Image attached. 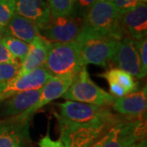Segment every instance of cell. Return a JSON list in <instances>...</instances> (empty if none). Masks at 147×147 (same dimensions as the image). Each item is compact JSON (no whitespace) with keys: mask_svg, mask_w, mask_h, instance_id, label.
<instances>
[{"mask_svg":"<svg viewBox=\"0 0 147 147\" xmlns=\"http://www.w3.org/2000/svg\"><path fill=\"white\" fill-rule=\"evenodd\" d=\"M84 66L92 64L107 67L114 57L121 40L83 26L76 40Z\"/></svg>","mask_w":147,"mask_h":147,"instance_id":"6da1fadb","label":"cell"},{"mask_svg":"<svg viewBox=\"0 0 147 147\" xmlns=\"http://www.w3.org/2000/svg\"><path fill=\"white\" fill-rule=\"evenodd\" d=\"M44 66L52 76L76 77L84 67L77 41L52 43Z\"/></svg>","mask_w":147,"mask_h":147,"instance_id":"7a4b0ae2","label":"cell"},{"mask_svg":"<svg viewBox=\"0 0 147 147\" xmlns=\"http://www.w3.org/2000/svg\"><path fill=\"white\" fill-rule=\"evenodd\" d=\"M57 106L60 112L56 113V115L64 121L72 123L114 125L121 120L107 106H98L71 100H65L63 103L57 104Z\"/></svg>","mask_w":147,"mask_h":147,"instance_id":"3957f363","label":"cell"},{"mask_svg":"<svg viewBox=\"0 0 147 147\" xmlns=\"http://www.w3.org/2000/svg\"><path fill=\"white\" fill-rule=\"evenodd\" d=\"M121 16L110 1L97 0L86 12L84 26L93 31L122 40L123 34L121 28Z\"/></svg>","mask_w":147,"mask_h":147,"instance_id":"277c9868","label":"cell"},{"mask_svg":"<svg viewBox=\"0 0 147 147\" xmlns=\"http://www.w3.org/2000/svg\"><path fill=\"white\" fill-rule=\"evenodd\" d=\"M61 97L66 100L98 106L112 105L115 100L114 96L102 89L91 79L86 66L81 69Z\"/></svg>","mask_w":147,"mask_h":147,"instance_id":"5b68a950","label":"cell"},{"mask_svg":"<svg viewBox=\"0 0 147 147\" xmlns=\"http://www.w3.org/2000/svg\"><path fill=\"white\" fill-rule=\"evenodd\" d=\"M60 129V140L65 147H90L113 125L105 123L78 124L64 121L54 113Z\"/></svg>","mask_w":147,"mask_h":147,"instance_id":"8992f818","label":"cell"},{"mask_svg":"<svg viewBox=\"0 0 147 147\" xmlns=\"http://www.w3.org/2000/svg\"><path fill=\"white\" fill-rule=\"evenodd\" d=\"M102 147H134L146 139V123L142 118L119 121L106 132Z\"/></svg>","mask_w":147,"mask_h":147,"instance_id":"52a82bcc","label":"cell"},{"mask_svg":"<svg viewBox=\"0 0 147 147\" xmlns=\"http://www.w3.org/2000/svg\"><path fill=\"white\" fill-rule=\"evenodd\" d=\"M84 19L74 14L67 16L51 18L47 26L40 34L52 43L75 41L83 29Z\"/></svg>","mask_w":147,"mask_h":147,"instance_id":"ba28073f","label":"cell"},{"mask_svg":"<svg viewBox=\"0 0 147 147\" xmlns=\"http://www.w3.org/2000/svg\"><path fill=\"white\" fill-rule=\"evenodd\" d=\"M74 79L75 77L73 76H53L47 81V84L43 86L40 96L34 105L20 115L12 119H9L7 120L15 122H28L37 110H40L53 100L61 97L68 90Z\"/></svg>","mask_w":147,"mask_h":147,"instance_id":"9c48e42d","label":"cell"},{"mask_svg":"<svg viewBox=\"0 0 147 147\" xmlns=\"http://www.w3.org/2000/svg\"><path fill=\"white\" fill-rule=\"evenodd\" d=\"M112 61L117 68L130 74L134 78L141 79L146 76L142 71L137 40L124 37L119 42Z\"/></svg>","mask_w":147,"mask_h":147,"instance_id":"30bf717a","label":"cell"},{"mask_svg":"<svg viewBox=\"0 0 147 147\" xmlns=\"http://www.w3.org/2000/svg\"><path fill=\"white\" fill-rule=\"evenodd\" d=\"M52 77L53 76L43 65L7 83L5 88L1 94L3 99L6 100L19 92L41 89Z\"/></svg>","mask_w":147,"mask_h":147,"instance_id":"8fae6325","label":"cell"},{"mask_svg":"<svg viewBox=\"0 0 147 147\" xmlns=\"http://www.w3.org/2000/svg\"><path fill=\"white\" fill-rule=\"evenodd\" d=\"M121 28L123 38L127 37L134 40L146 38L147 7L142 3L133 9L121 16Z\"/></svg>","mask_w":147,"mask_h":147,"instance_id":"7c38bea8","label":"cell"},{"mask_svg":"<svg viewBox=\"0 0 147 147\" xmlns=\"http://www.w3.org/2000/svg\"><path fill=\"white\" fill-rule=\"evenodd\" d=\"M16 13L32 21L39 30L51 21L48 0H16Z\"/></svg>","mask_w":147,"mask_h":147,"instance_id":"4fadbf2b","label":"cell"},{"mask_svg":"<svg viewBox=\"0 0 147 147\" xmlns=\"http://www.w3.org/2000/svg\"><path fill=\"white\" fill-rule=\"evenodd\" d=\"M51 45L52 42L42 35L35 38L29 43L28 53L21 63V69L16 78H19L30 71L43 66L46 63Z\"/></svg>","mask_w":147,"mask_h":147,"instance_id":"5bb4252c","label":"cell"},{"mask_svg":"<svg viewBox=\"0 0 147 147\" xmlns=\"http://www.w3.org/2000/svg\"><path fill=\"white\" fill-rule=\"evenodd\" d=\"M97 76L108 82L110 94L115 97H123L138 91L139 83L130 74L120 69H110Z\"/></svg>","mask_w":147,"mask_h":147,"instance_id":"9a60e30c","label":"cell"},{"mask_svg":"<svg viewBox=\"0 0 147 147\" xmlns=\"http://www.w3.org/2000/svg\"><path fill=\"white\" fill-rule=\"evenodd\" d=\"M112 107L122 115L131 118H142L146 111V86L141 91L127 94L123 97H115Z\"/></svg>","mask_w":147,"mask_h":147,"instance_id":"2e32d148","label":"cell"},{"mask_svg":"<svg viewBox=\"0 0 147 147\" xmlns=\"http://www.w3.org/2000/svg\"><path fill=\"white\" fill-rule=\"evenodd\" d=\"M41 91L42 88L26 91L16 93L6 99L0 116L8 118L7 119H9L21 115L36 103Z\"/></svg>","mask_w":147,"mask_h":147,"instance_id":"e0dca14e","label":"cell"},{"mask_svg":"<svg viewBox=\"0 0 147 147\" xmlns=\"http://www.w3.org/2000/svg\"><path fill=\"white\" fill-rule=\"evenodd\" d=\"M28 135V122H0V147H21Z\"/></svg>","mask_w":147,"mask_h":147,"instance_id":"ac0fdd59","label":"cell"},{"mask_svg":"<svg viewBox=\"0 0 147 147\" xmlns=\"http://www.w3.org/2000/svg\"><path fill=\"white\" fill-rule=\"evenodd\" d=\"M2 33L3 36L13 37L27 43H30L35 38L41 35L38 28L32 21L17 13L11 18Z\"/></svg>","mask_w":147,"mask_h":147,"instance_id":"d6986e66","label":"cell"},{"mask_svg":"<svg viewBox=\"0 0 147 147\" xmlns=\"http://www.w3.org/2000/svg\"><path fill=\"white\" fill-rule=\"evenodd\" d=\"M2 42L10 53L20 61L22 62L29 50V43L11 36H3Z\"/></svg>","mask_w":147,"mask_h":147,"instance_id":"ffe728a7","label":"cell"},{"mask_svg":"<svg viewBox=\"0 0 147 147\" xmlns=\"http://www.w3.org/2000/svg\"><path fill=\"white\" fill-rule=\"evenodd\" d=\"M52 18L67 16L74 14L76 0H48Z\"/></svg>","mask_w":147,"mask_h":147,"instance_id":"44dd1931","label":"cell"},{"mask_svg":"<svg viewBox=\"0 0 147 147\" xmlns=\"http://www.w3.org/2000/svg\"><path fill=\"white\" fill-rule=\"evenodd\" d=\"M16 13V0H0V30L2 31Z\"/></svg>","mask_w":147,"mask_h":147,"instance_id":"7402d4cb","label":"cell"},{"mask_svg":"<svg viewBox=\"0 0 147 147\" xmlns=\"http://www.w3.org/2000/svg\"><path fill=\"white\" fill-rule=\"evenodd\" d=\"M21 63H0V83H8L19 74Z\"/></svg>","mask_w":147,"mask_h":147,"instance_id":"603a6c76","label":"cell"},{"mask_svg":"<svg viewBox=\"0 0 147 147\" xmlns=\"http://www.w3.org/2000/svg\"><path fill=\"white\" fill-rule=\"evenodd\" d=\"M110 2L114 4L121 15L133 9L140 3H143L142 0H110Z\"/></svg>","mask_w":147,"mask_h":147,"instance_id":"cb8c5ba5","label":"cell"},{"mask_svg":"<svg viewBox=\"0 0 147 147\" xmlns=\"http://www.w3.org/2000/svg\"><path fill=\"white\" fill-rule=\"evenodd\" d=\"M137 46L141 65H142V71L145 75L147 74V40L146 38L137 40Z\"/></svg>","mask_w":147,"mask_h":147,"instance_id":"d4e9b609","label":"cell"},{"mask_svg":"<svg viewBox=\"0 0 147 147\" xmlns=\"http://www.w3.org/2000/svg\"><path fill=\"white\" fill-rule=\"evenodd\" d=\"M3 33L0 30V63L7 62V63H18L20 62L15 57H13L10 52L7 49L4 44L2 42L3 38ZM21 63V62H20Z\"/></svg>","mask_w":147,"mask_h":147,"instance_id":"484cf974","label":"cell"},{"mask_svg":"<svg viewBox=\"0 0 147 147\" xmlns=\"http://www.w3.org/2000/svg\"><path fill=\"white\" fill-rule=\"evenodd\" d=\"M39 147H65L61 141L59 140H53L49 134L45 135L44 137L41 138V140L38 142Z\"/></svg>","mask_w":147,"mask_h":147,"instance_id":"4316f807","label":"cell"},{"mask_svg":"<svg viewBox=\"0 0 147 147\" xmlns=\"http://www.w3.org/2000/svg\"><path fill=\"white\" fill-rule=\"evenodd\" d=\"M97 0H76V5L83 11H88Z\"/></svg>","mask_w":147,"mask_h":147,"instance_id":"83f0119b","label":"cell"},{"mask_svg":"<svg viewBox=\"0 0 147 147\" xmlns=\"http://www.w3.org/2000/svg\"><path fill=\"white\" fill-rule=\"evenodd\" d=\"M106 137H107V135H106V133H105V134H104L102 137H100L96 142H95L94 144H92L90 147H102L103 146L104 142H105V140H106Z\"/></svg>","mask_w":147,"mask_h":147,"instance_id":"f1b7e54d","label":"cell"},{"mask_svg":"<svg viewBox=\"0 0 147 147\" xmlns=\"http://www.w3.org/2000/svg\"><path fill=\"white\" fill-rule=\"evenodd\" d=\"M134 147H146V140L145 139V140H143L141 142H139Z\"/></svg>","mask_w":147,"mask_h":147,"instance_id":"f546056e","label":"cell"},{"mask_svg":"<svg viewBox=\"0 0 147 147\" xmlns=\"http://www.w3.org/2000/svg\"><path fill=\"white\" fill-rule=\"evenodd\" d=\"M6 84H7V83H0V92H2L4 90Z\"/></svg>","mask_w":147,"mask_h":147,"instance_id":"4dcf8cb0","label":"cell"},{"mask_svg":"<svg viewBox=\"0 0 147 147\" xmlns=\"http://www.w3.org/2000/svg\"><path fill=\"white\" fill-rule=\"evenodd\" d=\"M3 100H4V99H3V96H2V94H1V92H0V103H1V102H2Z\"/></svg>","mask_w":147,"mask_h":147,"instance_id":"1f68e13d","label":"cell"},{"mask_svg":"<svg viewBox=\"0 0 147 147\" xmlns=\"http://www.w3.org/2000/svg\"><path fill=\"white\" fill-rule=\"evenodd\" d=\"M142 1H143V3H146L147 0H142Z\"/></svg>","mask_w":147,"mask_h":147,"instance_id":"d6a6232c","label":"cell"},{"mask_svg":"<svg viewBox=\"0 0 147 147\" xmlns=\"http://www.w3.org/2000/svg\"><path fill=\"white\" fill-rule=\"evenodd\" d=\"M106 1H110V0H106Z\"/></svg>","mask_w":147,"mask_h":147,"instance_id":"836d02e7","label":"cell"}]
</instances>
